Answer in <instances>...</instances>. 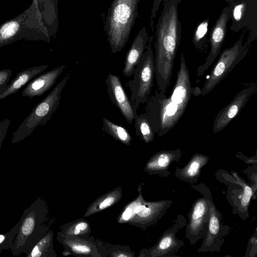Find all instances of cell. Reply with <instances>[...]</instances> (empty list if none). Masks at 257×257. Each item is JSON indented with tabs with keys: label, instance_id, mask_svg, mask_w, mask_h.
Listing matches in <instances>:
<instances>
[{
	"label": "cell",
	"instance_id": "cell-24",
	"mask_svg": "<svg viewBox=\"0 0 257 257\" xmlns=\"http://www.w3.org/2000/svg\"><path fill=\"white\" fill-rule=\"evenodd\" d=\"M102 123L104 131L115 139L125 144L132 140L128 131L123 126L113 123L105 117L102 118Z\"/></svg>",
	"mask_w": 257,
	"mask_h": 257
},
{
	"label": "cell",
	"instance_id": "cell-11",
	"mask_svg": "<svg viewBox=\"0 0 257 257\" xmlns=\"http://www.w3.org/2000/svg\"><path fill=\"white\" fill-rule=\"evenodd\" d=\"M229 4L230 30L236 33L242 29L249 31V36L245 42L250 46L257 38V0H235Z\"/></svg>",
	"mask_w": 257,
	"mask_h": 257
},
{
	"label": "cell",
	"instance_id": "cell-35",
	"mask_svg": "<svg viewBox=\"0 0 257 257\" xmlns=\"http://www.w3.org/2000/svg\"><path fill=\"white\" fill-rule=\"evenodd\" d=\"M132 214V209L131 208H127L123 213L122 214V217L125 220H127L130 219Z\"/></svg>",
	"mask_w": 257,
	"mask_h": 257
},
{
	"label": "cell",
	"instance_id": "cell-12",
	"mask_svg": "<svg viewBox=\"0 0 257 257\" xmlns=\"http://www.w3.org/2000/svg\"><path fill=\"white\" fill-rule=\"evenodd\" d=\"M185 236L191 245H195L206 233L209 217V207L203 196L192 204L188 213Z\"/></svg>",
	"mask_w": 257,
	"mask_h": 257
},
{
	"label": "cell",
	"instance_id": "cell-25",
	"mask_svg": "<svg viewBox=\"0 0 257 257\" xmlns=\"http://www.w3.org/2000/svg\"><path fill=\"white\" fill-rule=\"evenodd\" d=\"M209 19H205L196 27L194 31L192 42L198 49H202L204 47L208 30Z\"/></svg>",
	"mask_w": 257,
	"mask_h": 257
},
{
	"label": "cell",
	"instance_id": "cell-19",
	"mask_svg": "<svg viewBox=\"0 0 257 257\" xmlns=\"http://www.w3.org/2000/svg\"><path fill=\"white\" fill-rule=\"evenodd\" d=\"M182 153L180 149L174 150H162L156 153L147 165L148 169L162 177L170 175L169 168L174 162H178Z\"/></svg>",
	"mask_w": 257,
	"mask_h": 257
},
{
	"label": "cell",
	"instance_id": "cell-8",
	"mask_svg": "<svg viewBox=\"0 0 257 257\" xmlns=\"http://www.w3.org/2000/svg\"><path fill=\"white\" fill-rule=\"evenodd\" d=\"M41 205L40 201L37 200L24 210L19 220L18 232L11 248L14 255L26 253L42 236Z\"/></svg>",
	"mask_w": 257,
	"mask_h": 257
},
{
	"label": "cell",
	"instance_id": "cell-33",
	"mask_svg": "<svg viewBox=\"0 0 257 257\" xmlns=\"http://www.w3.org/2000/svg\"><path fill=\"white\" fill-rule=\"evenodd\" d=\"M114 198L113 197H109L104 199L99 205L100 209H104L110 206L114 202Z\"/></svg>",
	"mask_w": 257,
	"mask_h": 257
},
{
	"label": "cell",
	"instance_id": "cell-40",
	"mask_svg": "<svg viewBox=\"0 0 257 257\" xmlns=\"http://www.w3.org/2000/svg\"><path fill=\"white\" fill-rule=\"evenodd\" d=\"M235 1V0H225V1H226L227 3H230V2H233V1Z\"/></svg>",
	"mask_w": 257,
	"mask_h": 257
},
{
	"label": "cell",
	"instance_id": "cell-4",
	"mask_svg": "<svg viewBox=\"0 0 257 257\" xmlns=\"http://www.w3.org/2000/svg\"><path fill=\"white\" fill-rule=\"evenodd\" d=\"M140 0H113L105 18V30L111 52L121 51L138 16Z\"/></svg>",
	"mask_w": 257,
	"mask_h": 257
},
{
	"label": "cell",
	"instance_id": "cell-16",
	"mask_svg": "<svg viewBox=\"0 0 257 257\" xmlns=\"http://www.w3.org/2000/svg\"><path fill=\"white\" fill-rule=\"evenodd\" d=\"M105 82L111 101L118 109L126 121L132 123L134 120V111L119 77L109 73Z\"/></svg>",
	"mask_w": 257,
	"mask_h": 257
},
{
	"label": "cell",
	"instance_id": "cell-32",
	"mask_svg": "<svg viewBox=\"0 0 257 257\" xmlns=\"http://www.w3.org/2000/svg\"><path fill=\"white\" fill-rule=\"evenodd\" d=\"M235 157L243 161L248 165H253L257 164V154L256 153L255 156L252 157H247L244 156L242 153L237 152Z\"/></svg>",
	"mask_w": 257,
	"mask_h": 257
},
{
	"label": "cell",
	"instance_id": "cell-36",
	"mask_svg": "<svg viewBox=\"0 0 257 257\" xmlns=\"http://www.w3.org/2000/svg\"><path fill=\"white\" fill-rule=\"evenodd\" d=\"M190 92L191 94H192L194 96H199L201 95V89L198 86L191 87Z\"/></svg>",
	"mask_w": 257,
	"mask_h": 257
},
{
	"label": "cell",
	"instance_id": "cell-14",
	"mask_svg": "<svg viewBox=\"0 0 257 257\" xmlns=\"http://www.w3.org/2000/svg\"><path fill=\"white\" fill-rule=\"evenodd\" d=\"M230 9L225 7L215 25L212 27L210 35V50L205 62L197 69L198 76L202 75L211 66L219 55L227 32V24L230 19Z\"/></svg>",
	"mask_w": 257,
	"mask_h": 257
},
{
	"label": "cell",
	"instance_id": "cell-39",
	"mask_svg": "<svg viewBox=\"0 0 257 257\" xmlns=\"http://www.w3.org/2000/svg\"><path fill=\"white\" fill-rule=\"evenodd\" d=\"M80 230H77V229H75V230H74V234H79L80 233Z\"/></svg>",
	"mask_w": 257,
	"mask_h": 257
},
{
	"label": "cell",
	"instance_id": "cell-21",
	"mask_svg": "<svg viewBox=\"0 0 257 257\" xmlns=\"http://www.w3.org/2000/svg\"><path fill=\"white\" fill-rule=\"evenodd\" d=\"M43 21L50 37L57 33L59 28L58 0H36Z\"/></svg>",
	"mask_w": 257,
	"mask_h": 257
},
{
	"label": "cell",
	"instance_id": "cell-18",
	"mask_svg": "<svg viewBox=\"0 0 257 257\" xmlns=\"http://www.w3.org/2000/svg\"><path fill=\"white\" fill-rule=\"evenodd\" d=\"M149 37L145 27H143L135 38L133 42L126 54L123 74L126 77L133 75L134 70L144 53Z\"/></svg>",
	"mask_w": 257,
	"mask_h": 257
},
{
	"label": "cell",
	"instance_id": "cell-37",
	"mask_svg": "<svg viewBox=\"0 0 257 257\" xmlns=\"http://www.w3.org/2000/svg\"><path fill=\"white\" fill-rule=\"evenodd\" d=\"M87 224L86 223L81 222L77 225L75 229L79 230H84L87 228Z\"/></svg>",
	"mask_w": 257,
	"mask_h": 257
},
{
	"label": "cell",
	"instance_id": "cell-27",
	"mask_svg": "<svg viewBox=\"0 0 257 257\" xmlns=\"http://www.w3.org/2000/svg\"><path fill=\"white\" fill-rule=\"evenodd\" d=\"M257 164H253L252 166H249L246 169L243 170L242 172L246 174L247 178L249 179L251 184V187L253 190L254 195L256 197L257 191V171H256Z\"/></svg>",
	"mask_w": 257,
	"mask_h": 257
},
{
	"label": "cell",
	"instance_id": "cell-9",
	"mask_svg": "<svg viewBox=\"0 0 257 257\" xmlns=\"http://www.w3.org/2000/svg\"><path fill=\"white\" fill-rule=\"evenodd\" d=\"M230 174L220 169L215 173V177L227 187L226 199L232 207V213L237 215L242 220L249 217L248 208L250 200H255L250 185L247 184L237 173L231 171Z\"/></svg>",
	"mask_w": 257,
	"mask_h": 257
},
{
	"label": "cell",
	"instance_id": "cell-15",
	"mask_svg": "<svg viewBox=\"0 0 257 257\" xmlns=\"http://www.w3.org/2000/svg\"><path fill=\"white\" fill-rule=\"evenodd\" d=\"M256 90L257 86L255 84L240 90L232 101L217 114L213 124V132L216 134L222 131L238 115Z\"/></svg>",
	"mask_w": 257,
	"mask_h": 257
},
{
	"label": "cell",
	"instance_id": "cell-20",
	"mask_svg": "<svg viewBox=\"0 0 257 257\" xmlns=\"http://www.w3.org/2000/svg\"><path fill=\"white\" fill-rule=\"evenodd\" d=\"M208 157L200 153L193 155L189 162L183 167H177L175 175L179 179L193 185L200 175V170L209 162Z\"/></svg>",
	"mask_w": 257,
	"mask_h": 257
},
{
	"label": "cell",
	"instance_id": "cell-34",
	"mask_svg": "<svg viewBox=\"0 0 257 257\" xmlns=\"http://www.w3.org/2000/svg\"><path fill=\"white\" fill-rule=\"evenodd\" d=\"M73 249L81 253H88L90 251V248L85 245H75L73 247Z\"/></svg>",
	"mask_w": 257,
	"mask_h": 257
},
{
	"label": "cell",
	"instance_id": "cell-3",
	"mask_svg": "<svg viewBox=\"0 0 257 257\" xmlns=\"http://www.w3.org/2000/svg\"><path fill=\"white\" fill-rule=\"evenodd\" d=\"M21 39L50 42L36 0L21 14L0 25V48Z\"/></svg>",
	"mask_w": 257,
	"mask_h": 257
},
{
	"label": "cell",
	"instance_id": "cell-7",
	"mask_svg": "<svg viewBox=\"0 0 257 257\" xmlns=\"http://www.w3.org/2000/svg\"><path fill=\"white\" fill-rule=\"evenodd\" d=\"M191 187L206 199L209 212L207 231L197 252H219L225 241V237L229 233L230 227L223 224L222 213L214 204L210 189L206 184L202 183L193 184Z\"/></svg>",
	"mask_w": 257,
	"mask_h": 257
},
{
	"label": "cell",
	"instance_id": "cell-31",
	"mask_svg": "<svg viewBox=\"0 0 257 257\" xmlns=\"http://www.w3.org/2000/svg\"><path fill=\"white\" fill-rule=\"evenodd\" d=\"M162 0H154L151 15L150 17V26L153 31L154 30V20L156 18L157 12L159 11Z\"/></svg>",
	"mask_w": 257,
	"mask_h": 257
},
{
	"label": "cell",
	"instance_id": "cell-6",
	"mask_svg": "<svg viewBox=\"0 0 257 257\" xmlns=\"http://www.w3.org/2000/svg\"><path fill=\"white\" fill-rule=\"evenodd\" d=\"M153 37L134 70V78L126 85L131 90V102L134 112L140 104H144L150 96L155 74L154 52L152 48Z\"/></svg>",
	"mask_w": 257,
	"mask_h": 257
},
{
	"label": "cell",
	"instance_id": "cell-29",
	"mask_svg": "<svg viewBox=\"0 0 257 257\" xmlns=\"http://www.w3.org/2000/svg\"><path fill=\"white\" fill-rule=\"evenodd\" d=\"M12 73V71L10 69L0 70V95L6 89Z\"/></svg>",
	"mask_w": 257,
	"mask_h": 257
},
{
	"label": "cell",
	"instance_id": "cell-30",
	"mask_svg": "<svg viewBox=\"0 0 257 257\" xmlns=\"http://www.w3.org/2000/svg\"><path fill=\"white\" fill-rule=\"evenodd\" d=\"M10 123L11 119L9 118L0 121V149L6 136Z\"/></svg>",
	"mask_w": 257,
	"mask_h": 257
},
{
	"label": "cell",
	"instance_id": "cell-5",
	"mask_svg": "<svg viewBox=\"0 0 257 257\" xmlns=\"http://www.w3.org/2000/svg\"><path fill=\"white\" fill-rule=\"evenodd\" d=\"M70 78L66 75L53 89L35 107L13 134L11 142L18 143L32 134L39 125L45 124L58 108L63 89Z\"/></svg>",
	"mask_w": 257,
	"mask_h": 257
},
{
	"label": "cell",
	"instance_id": "cell-41",
	"mask_svg": "<svg viewBox=\"0 0 257 257\" xmlns=\"http://www.w3.org/2000/svg\"><path fill=\"white\" fill-rule=\"evenodd\" d=\"M118 256H126V255H124V254H120V255H118Z\"/></svg>",
	"mask_w": 257,
	"mask_h": 257
},
{
	"label": "cell",
	"instance_id": "cell-2",
	"mask_svg": "<svg viewBox=\"0 0 257 257\" xmlns=\"http://www.w3.org/2000/svg\"><path fill=\"white\" fill-rule=\"evenodd\" d=\"M178 5L164 0L156 25L155 41V76L160 94H165L174 68L181 38V24Z\"/></svg>",
	"mask_w": 257,
	"mask_h": 257
},
{
	"label": "cell",
	"instance_id": "cell-38",
	"mask_svg": "<svg viewBox=\"0 0 257 257\" xmlns=\"http://www.w3.org/2000/svg\"><path fill=\"white\" fill-rule=\"evenodd\" d=\"M170 3L178 5L182 0H167Z\"/></svg>",
	"mask_w": 257,
	"mask_h": 257
},
{
	"label": "cell",
	"instance_id": "cell-10",
	"mask_svg": "<svg viewBox=\"0 0 257 257\" xmlns=\"http://www.w3.org/2000/svg\"><path fill=\"white\" fill-rule=\"evenodd\" d=\"M244 34L222 52L201 89V95L205 96L212 90L246 55L250 46L243 43Z\"/></svg>",
	"mask_w": 257,
	"mask_h": 257
},
{
	"label": "cell",
	"instance_id": "cell-22",
	"mask_svg": "<svg viewBox=\"0 0 257 257\" xmlns=\"http://www.w3.org/2000/svg\"><path fill=\"white\" fill-rule=\"evenodd\" d=\"M48 67L47 65L34 66L18 73L15 78L7 85L3 93L0 95V100L18 92L21 88L42 73Z\"/></svg>",
	"mask_w": 257,
	"mask_h": 257
},
{
	"label": "cell",
	"instance_id": "cell-28",
	"mask_svg": "<svg viewBox=\"0 0 257 257\" xmlns=\"http://www.w3.org/2000/svg\"><path fill=\"white\" fill-rule=\"evenodd\" d=\"M256 229L254 234L249 239L244 257H255L257 253Z\"/></svg>",
	"mask_w": 257,
	"mask_h": 257
},
{
	"label": "cell",
	"instance_id": "cell-1",
	"mask_svg": "<svg viewBox=\"0 0 257 257\" xmlns=\"http://www.w3.org/2000/svg\"><path fill=\"white\" fill-rule=\"evenodd\" d=\"M191 87L189 71L182 52L179 69L170 95L157 91L146 101L145 113L158 136L166 135L182 117L191 98Z\"/></svg>",
	"mask_w": 257,
	"mask_h": 257
},
{
	"label": "cell",
	"instance_id": "cell-13",
	"mask_svg": "<svg viewBox=\"0 0 257 257\" xmlns=\"http://www.w3.org/2000/svg\"><path fill=\"white\" fill-rule=\"evenodd\" d=\"M187 223L183 214H179L174 220L173 224L166 229L156 244L151 249V256L168 257L174 256L181 248L184 245V241L179 239L176 234Z\"/></svg>",
	"mask_w": 257,
	"mask_h": 257
},
{
	"label": "cell",
	"instance_id": "cell-23",
	"mask_svg": "<svg viewBox=\"0 0 257 257\" xmlns=\"http://www.w3.org/2000/svg\"><path fill=\"white\" fill-rule=\"evenodd\" d=\"M135 133L141 139L146 143L152 142L155 132L152 127L148 116L144 112L138 115L134 112Z\"/></svg>",
	"mask_w": 257,
	"mask_h": 257
},
{
	"label": "cell",
	"instance_id": "cell-17",
	"mask_svg": "<svg viewBox=\"0 0 257 257\" xmlns=\"http://www.w3.org/2000/svg\"><path fill=\"white\" fill-rule=\"evenodd\" d=\"M66 66V65H62L37 76L28 83L22 91V95L31 99L42 95L55 83Z\"/></svg>",
	"mask_w": 257,
	"mask_h": 257
},
{
	"label": "cell",
	"instance_id": "cell-26",
	"mask_svg": "<svg viewBox=\"0 0 257 257\" xmlns=\"http://www.w3.org/2000/svg\"><path fill=\"white\" fill-rule=\"evenodd\" d=\"M19 221L8 232L0 234V253L5 249H11L19 231Z\"/></svg>",
	"mask_w": 257,
	"mask_h": 257
}]
</instances>
